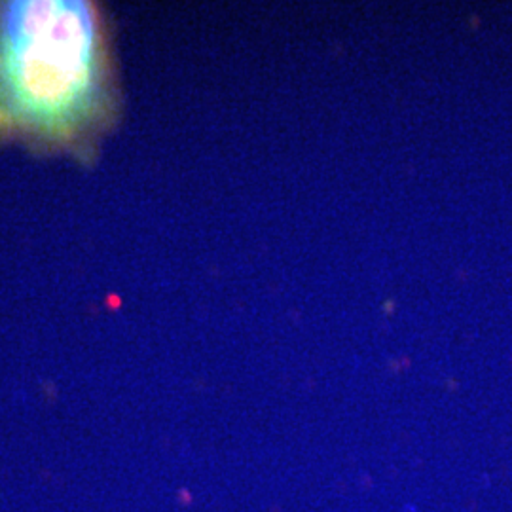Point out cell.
<instances>
[{"instance_id": "6da1fadb", "label": "cell", "mask_w": 512, "mask_h": 512, "mask_svg": "<svg viewBox=\"0 0 512 512\" xmlns=\"http://www.w3.org/2000/svg\"><path fill=\"white\" fill-rule=\"evenodd\" d=\"M107 69L90 4H0V131L69 143L105 114Z\"/></svg>"}]
</instances>
